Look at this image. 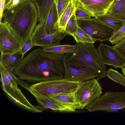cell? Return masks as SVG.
Here are the masks:
<instances>
[{
    "label": "cell",
    "mask_w": 125,
    "mask_h": 125,
    "mask_svg": "<svg viewBox=\"0 0 125 125\" xmlns=\"http://www.w3.org/2000/svg\"><path fill=\"white\" fill-rule=\"evenodd\" d=\"M10 0H5V6L6 5Z\"/></svg>",
    "instance_id": "obj_35"
},
{
    "label": "cell",
    "mask_w": 125,
    "mask_h": 125,
    "mask_svg": "<svg viewBox=\"0 0 125 125\" xmlns=\"http://www.w3.org/2000/svg\"><path fill=\"white\" fill-rule=\"evenodd\" d=\"M113 47L115 50L125 59V38Z\"/></svg>",
    "instance_id": "obj_29"
},
{
    "label": "cell",
    "mask_w": 125,
    "mask_h": 125,
    "mask_svg": "<svg viewBox=\"0 0 125 125\" xmlns=\"http://www.w3.org/2000/svg\"><path fill=\"white\" fill-rule=\"evenodd\" d=\"M122 73L125 76V67L122 69Z\"/></svg>",
    "instance_id": "obj_34"
},
{
    "label": "cell",
    "mask_w": 125,
    "mask_h": 125,
    "mask_svg": "<svg viewBox=\"0 0 125 125\" xmlns=\"http://www.w3.org/2000/svg\"><path fill=\"white\" fill-rule=\"evenodd\" d=\"M5 0H0V22H1L3 13L4 9Z\"/></svg>",
    "instance_id": "obj_33"
},
{
    "label": "cell",
    "mask_w": 125,
    "mask_h": 125,
    "mask_svg": "<svg viewBox=\"0 0 125 125\" xmlns=\"http://www.w3.org/2000/svg\"><path fill=\"white\" fill-rule=\"evenodd\" d=\"M76 0L79 2H82L87 0Z\"/></svg>",
    "instance_id": "obj_36"
},
{
    "label": "cell",
    "mask_w": 125,
    "mask_h": 125,
    "mask_svg": "<svg viewBox=\"0 0 125 125\" xmlns=\"http://www.w3.org/2000/svg\"><path fill=\"white\" fill-rule=\"evenodd\" d=\"M48 96L69 112H74L76 110L81 109L75 93L51 95Z\"/></svg>",
    "instance_id": "obj_14"
},
{
    "label": "cell",
    "mask_w": 125,
    "mask_h": 125,
    "mask_svg": "<svg viewBox=\"0 0 125 125\" xmlns=\"http://www.w3.org/2000/svg\"><path fill=\"white\" fill-rule=\"evenodd\" d=\"M107 14L125 21V0H115Z\"/></svg>",
    "instance_id": "obj_20"
},
{
    "label": "cell",
    "mask_w": 125,
    "mask_h": 125,
    "mask_svg": "<svg viewBox=\"0 0 125 125\" xmlns=\"http://www.w3.org/2000/svg\"><path fill=\"white\" fill-rule=\"evenodd\" d=\"M77 7L74 0H71L68 3L57 23V26L60 32H64L67 24Z\"/></svg>",
    "instance_id": "obj_16"
},
{
    "label": "cell",
    "mask_w": 125,
    "mask_h": 125,
    "mask_svg": "<svg viewBox=\"0 0 125 125\" xmlns=\"http://www.w3.org/2000/svg\"><path fill=\"white\" fill-rule=\"evenodd\" d=\"M77 18H89L91 16L80 7L76 8L75 13Z\"/></svg>",
    "instance_id": "obj_31"
},
{
    "label": "cell",
    "mask_w": 125,
    "mask_h": 125,
    "mask_svg": "<svg viewBox=\"0 0 125 125\" xmlns=\"http://www.w3.org/2000/svg\"><path fill=\"white\" fill-rule=\"evenodd\" d=\"M65 54H53L45 52L43 48H36L22 59L13 73L19 79L31 83L64 78Z\"/></svg>",
    "instance_id": "obj_1"
},
{
    "label": "cell",
    "mask_w": 125,
    "mask_h": 125,
    "mask_svg": "<svg viewBox=\"0 0 125 125\" xmlns=\"http://www.w3.org/2000/svg\"><path fill=\"white\" fill-rule=\"evenodd\" d=\"M13 0H10V1H10H12ZM9 2H8V3H9Z\"/></svg>",
    "instance_id": "obj_37"
},
{
    "label": "cell",
    "mask_w": 125,
    "mask_h": 125,
    "mask_svg": "<svg viewBox=\"0 0 125 125\" xmlns=\"http://www.w3.org/2000/svg\"><path fill=\"white\" fill-rule=\"evenodd\" d=\"M78 26L89 35L95 42L108 41L115 33L111 28L96 18H77Z\"/></svg>",
    "instance_id": "obj_6"
},
{
    "label": "cell",
    "mask_w": 125,
    "mask_h": 125,
    "mask_svg": "<svg viewBox=\"0 0 125 125\" xmlns=\"http://www.w3.org/2000/svg\"><path fill=\"white\" fill-rule=\"evenodd\" d=\"M2 88L8 98L16 105L30 111L41 112L42 111L34 106L28 100L21 90L12 84L0 71Z\"/></svg>",
    "instance_id": "obj_9"
},
{
    "label": "cell",
    "mask_w": 125,
    "mask_h": 125,
    "mask_svg": "<svg viewBox=\"0 0 125 125\" xmlns=\"http://www.w3.org/2000/svg\"><path fill=\"white\" fill-rule=\"evenodd\" d=\"M77 48L76 44L75 45L60 44L44 47L43 49L45 52L53 54H65L73 53Z\"/></svg>",
    "instance_id": "obj_21"
},
{
    "label": "cell",
    "mask_w": 125,
    "mask_h": 125,
    "mask_svg": "<svg viewBox=\"0 0 125 125\" xmlns=\"http://www.w3.org/2000/svg\"><path fill=\"white\" fill-rule=\"evenodd\" d=\"M82 83L64 78L46 80L31 85L29 91L47 96L60 94H74Z\"/></svg>",
    "instance_id": "obj_4"
},
{
    "label": "cell",
    "mask_w": 125,
    "mask_h": 125,
    "mask_svg": "<svg viewBox=\"0 0 125 125\" xmlns=\"http://www.w3.org/2000/svg\"><path fill=\"white\" fill-rule=\"evenodd\" d=\"M44 24L39 23L36 27L31 38L34 46L43 48L60 45V42L67 35L65 32L53 34L46 33L44 28Z\"/></svg>",
    "instance_id": "obj_10"
},
{
    "label": "cell",
    "mask_w": 125,
    "mask_h": 125,
    "mask_svg": "<svg viewBox=\"0 0 125 125\" xmlns=\"http://www.w3.org/2000/svg\"><path fill=\"white\" fill-rule=\"evenodd\" d=\"M100 57L105 64L115 68L125 67V59L113 48L101 42L97 49Z\"/></svg>",
    "instance_id": "obj_13"
},
{
    "label": "cell",
    "mask_w": 125,
    "mask_h": 125,
    "mask_svg": "<svg viewBox=\"0 0 125 125\" xmlns=\"http://www.w3.org/2000/svg\"><path fill=\"white\" fill-rule=\"evenodd\" d=\"M58 20L56 6L54 2L44 24V29L46 33L53 34L60 32L56 25Z\"/></svg>",
    "instance_id": "obj_17"
},
{
    "label": "cell",
    "mask_w": 125,
    "mask_h": 125,
    "mask_svg": "<svg viewBox=\"0 0 125 125\" xmlns=\"http://www.w3.org/2000/svg\"><path fill=\"white\" fill-rule=\"evenodd\" d=\"M75 13L71 16L68 21L64 31L67 35H71L72 36L76 32L79 27Z\"/></svg>",
    "instance_id": "obj_24"
},
{
    "label": "cell",
    "mask_w": 125,
    "mask_h": 125,
    "mask_svg": "<svg viewBox=\"0 0 125 125\" xmlns=\"http://www.w3.org/2000/svg\"><path fill=\"white\" fill-rule=\"evenodd\" d=\"M30 92L36 98L37 102L44 109H49L61 112L69 111L49 97L48 96L34 92Z\"/></svg>",
    "instance_id": "obj_18"
},
{
    "label": "cell",
    "mask_w": 125,
    "mask_h": 125,
    "mask_svg": "<svg viewBox=\"0 0 125 125\" xmlns=\"http://www.w3.org/2000/svg\"><path fill=\"white\" fill-rule=\"evenodd\" d=\"M73 36L74 38L77 43L81 42L94 44L95 42L89 35L79 27L76 32Z\"/></svg>",
    "instance_id": "obj_23"
},
{
    "label": "cell",
    "mask_w": 125,
    "mask_h": 125,
    "mask_svg": "<svg viewBox=\"0 0 125 125\" xmlns=\"http://www.w3.org/2000/svg\"><path fill=\"white\" fill-rule=\"evenodd\" d=\"M37 8L38 21L44 24L50 9L54 3L53 0H33Z\"/></svg>",
    "instance_id": "obj_19"
},
{
    "label": "cell",
    "mask_w": 125,
    "mask_h": 125,
    "mask_svg": "<svg viewBox=\"0 0 125 125\" xmlns=\"http://www.w3.org/2000/svg\"><path fill=\"white\" fill-rule=\"evenodd\" d=\"M34 47L31 37L28 39L22 45L20 50L23 56L32 47Z\"/></svg>",
    "instance_id": "obj_30"
},
{
    "label": "cell",
    "mask_w": 125,
    "mask_h": 125,
    "mask_svg": "<svg viewBox=\"0 0 125 125\" xmlns=\"http://www.w3.org/2000/svg\"><path fill=\"white\" fill-rule=\"evenodd\" d=\"M23 57L20 50L12 54L1 53L0 64L6 68L13 71Z\"/></svg>",
    "instance_id": "obj_15"
},
{
    "label": "cell",
    "mask_w": 125,
    "mask_h": 125,
    "mask_svg": "<svg viewBox=\"0 0 125 125\" xmlns=\"http://www.w3.org/2000/svg\"><path fill=\"white\" fill-rule=\"evenodd\" d=\"M125 38V22L122 27L114 33L109 40L113 44H115Z\"/></svg>",
    "instance_id": "obj_27"
},
{
    "label": "cell",
    "mask_w": 125,
    "mask_h": 125,
    "mask_svg": "<svg viewBox=\"0 0 125 125\" xmlns=\"http://www.w3.org/2000/svg\"><path fill=\"white\" fill-rule=\"evenodd\" d=\"M76 50L69 56L68 60L73 67L77 68L89 67L96 73L97 80L106 76L107 71L97 50L93 43H77Z\"/></svg>",
    "instance_id": "obj_3"
},
{
    "label": "cell",
    "mask_w": 125,
    "mask_h": 125,
    "mask_svg": "<svg viewBox=\"0 0 125 125\" xmlns=\"http://www.w3.org/2000/svg\"><path fill=\"white\" fill-rule=\"evenodd\" d=\"M96 18L100 21L113 29L115 33L122 27L125 22V21L111 16L107 14Z\"/></svg>",
    "instance_id": "obj_22"
},
{
    "label": "cell",
    "mask_w": 125,
    "mask_h": 125,
    "mask_svg": "<svg viewBox=\"0 0 125 125\" xmlns=\"http://www.w3.org/2000/svg\"><path fill=\"white\" fill-rule=\"evenodd\" d=\"M115 0H74L76 7H80L91 17L96 18L106 14Z\"/></svg>",
    "instance_id": "obj_12"
},
{
    "label": "cell",
    "mask_w": 125,
    "mask_h": 125,
    "mask_svg": "<svg viewBox=\"0 0 125 125\" xmlns=\"http://www.w3.org/2000/svg\"><path fill=\"white\" fill-rule=\"evenodd\" d=\"M71 53H66L64 55L63 58L65 69L64 78L69 80L82 82L96 78V73L90 68H77L72 66L68 60V58Z\"/></svg>",
    "instance_id": "obj_11"
},
{
    "label": "cell",
    "mask_w": 125,
    "mask_h": 125,
    "mask_svg": "<svg viewBox=\"0 0 125 125\" xmlns=\"http://www.w3.org/2000/svg\"><path fill=\"white\" fill-rule=\"evenodd\" d=\"M95 78L82 82L75 93L81 109L93 102L102 93L100 84Z\"/></svg>",
    "instance_id": "obj_8"
},
{
    "label": "cell",
    "mask_w": 125,
    "mask_h": 125,
    "mask_svg": "<svg viewBox=\"0 0 125 125\" xmlns=\"http://www.w3.org/2000/svg\"><path fill=\"white\" fill-rule=\"evenodd\" d=\"M23 44L21 38L8 24L0 23V50L1 53L12 54L19 51Z\"/></svg>",
    "instance_id": "obj_7"
},
{
    "label": "cell",
    "mask_w": 125,
    "mask_h": 125,
    "mask_svg": "<svg viewBox=\"0 0 125 125\" xmlns=\"http://www.w3.org/2000/svg\"><path fill=\"white\" fill-rule=\"evenodd\" d=\"M125 108V91L106 92L85 108L90 112H118Z\"/></svg>",
    "instance_id": "obj_5"
},
{
    "label": "cell",
    "mask_w": 125,
    "mask_h": 125,
    "mask_svg": "<svg viewBox=\"0 0 125 125\" xmlns=\"http://www.w3.org/2000/svg\"><path fill=\"white\" fill-rule=\"evenodd\" d=\"M106 76L111 80L125 86V76L112 69L107 71Z\"/></svg>",
    "instance_id": "obj_25"
},
{
    "label": "cell",
    "mask_w": 125,
    "mask_h": 125,
    "mask_svg": "<svg viewBox=\"0 0 125 125\" xmlns=\"http://www.w3.org/2000/svg\"><path fill=\"white\" fill-rule=\"evenodd\" d=\"M2 17L22 39L23 44L31 37L38 21L36 6L33 1L24 2L10 9H5Z\"/></svg>",
    "instance_id": "obj_2"
},
{
    "label": "cell",
    "mask_w": 125,
    "mask_h": 125,
    "mask_svg": "<svg viewBox=\"0 0 125 125\" xmlns=\"http://www.w3.org/2000/svg\"><path fill=\"white\" fill-rule=\"evenodd\" d=\"M0 71L3 73L12 84L16 87H18V81L19 79L16 76L13 71L6 68L0 64Z\"/></svg>",
    "instance_id": "obj_26"
},
{
    "label": "cell",
    "mask_w": 125,
    "mask_h": 125,
    "mask_svg": "<svg viewBox=\"0 0 125 125\" xmlns=\"http://www.w3.org/2000/svg\"><path fill=\"white\" fill-rule=\"evenodd\" d=\"M33 0H13L9 2L4 6V9H9L26 1Z\"/></svg>",
    "instance_id": "obj_32"
},
{
    "label": "cell",
    "mask_w": 125,
    "mask_h": 125,
    "mask_svg": "<svg viewBox=\"0 0 125 125\" xmlns=\"http://www.w3.org/2000/svg\"><path fill=\"white\" fill-rule=\"evenodd\" d=\"M53 0L56 6L58 19L68 2L71 0Z\"/></svg>",
    "instance_id": "obj_28"
}]
</instances>
